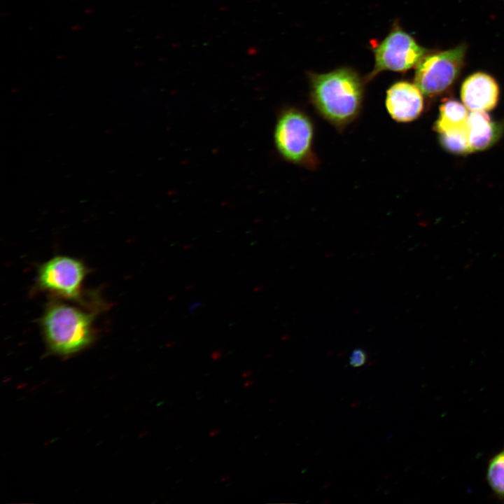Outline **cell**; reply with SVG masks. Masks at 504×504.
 Listing matches in <instances>:
<instances>
[{"instance_id": "cell-1", "label": "cell", "mask_w": 504, "mask_h": 504, "mask_svg": "<svg viewBox=\"0 0 504 504\" xmlns=\"http://www.w3.org/2000/svg\"><path fill=\"white\" fill-rule=\"evenodd\" d=\"M311 102L326 120L342 130L360 113L363 97V79L352 69L342 67L325 74H309Z\"/></svg>"}, {"instance_id": "cell-17", "label": "cell", "mask_w": 504, "mask_h": 504, "mask_svg": "<svg viewBox=\"0 0 504 504\" xmlns=\"http://www.w3.org/2000/svg\"><path fill=\"white\" fill-rule=\"evenodd\" d=\"M252 384L253 382L251 381H246L244 383V386H250Z\"/></svg>"}, {"instance_id": "cell-12", "label": "cell", "mask_w": 504, "mask_h": 504, "mask_svg": "<svg viewBox=\"0 0 504 504\" xmlns=\"http://www.w3.org/2000/svg\"><path fill=\"white\" fill-rule=\"evenodd\" d=\"M440 141L442 146L449 151L457 153L472 151L468 141V131L440 134Z\"/></svg>"}, {"instance_id": "cell-15", "label": "cell", "mask_w": 504, "mask_h": 504, "mask_svg": "<svg viewBox=\"0 0 504 504\" xmlns=\"http://www.w3.org/2000/svg\"><path fill=\"white\" fill-rule=\"evenodd\" d=\"M218 433H219V430H218V429H214V430L210 431L209 435H210L211 436H215V435H217Z\"/></svg>"}, {"instance_id": "cell-13", "label": "cell", "mask_w": 504, "mask_h": 504, "mask_svg": "<svg viewBox=\"0 0 504 504\" xmlns=\"http://www.w3.org/2000/svg\"><path fill=\"white\" fill-rule=\"evenodd\" d=\"M368 356L365 350L356 348L353 350L349 357V365L354 368L364 365L367 361Z\"/></svg>"}, {"instance_id": "cell-10", "label": "cell", "mask_w": 504, "mask_h": 504, "mask_svg": "<svg viewBox=\"0 0 504 504\" xmlns=\"http://www.w3.org/2000/svg\"><path fill=\"white\" fill-rule=\"evenodd\" d=\"M493 136V124L488 114L482 111H471L468 122V136L472 151L487 148Z\"/></svg>"}, {"instance_id": "cell-9", "label": "cell", "mask_w": 504, "mask_h": 504, "mask_svg": "<svg viewBox=\"0 0 504 504\" xmlns=\"http://www.w3.org/2000/svg\"><path fill=\"white\" fill-rule=\"evenodd\" d=\"M469 114L465 105L454 100L447 101L440 106L435 129L440 134L466 132Z\"/></svg>"}, {"instance_id": "cell-4", "label": "cell", "mask_w": 504, "mask_h": 504, "mask_svg": "<svg viewBox=\"0 0 504 504\" xmlns=\"http://www.w3.org/2000/svg\"><path fill=\"white\" fill-rule=\"evenodd\" d=\"M88 272L80 260L57 255L43 262L38 269L35 287L38 290L49 293L55 297L75 302L83 307L96 308V298L85 296L83 288Z\"/></svg>"}, {"instance_id": "cell-14", "label": "cell", "mask_w": 504, "mask_h": 504, "mask_svg": "<svg viewBox=\"0 0 504 504\" xmlns=\"http://www.w3.org/2000/svg\"><path fill=\"white\" fill-rule=\"evenodd\" d=\"M202 303L200 302H197L196 303L192 304L189 308L190 312L192 314H196V312L197 309L201 306Z\"/></svg>"}, {"instance_id": "cell-2", "label": "cell", "mask_w": 504, "mask_h": 504, "mask_svg": "<svg viewBox=\"0 0 504 504\" xmlns=\"http://www.w3.org/2000/svg\"><path fill=\"white\" fill-rule=\"evenodd\" d=\"M95 312L57 300L48 302L40 326L48 349L67 356L88 346L94 340Z\"/></svg>"}, {"instance_id": "cell-16", "label": "cell", "mask_w": 504, "mask_h": 504, "mask_svg": "<svg viewBox=\"0 0 504 504\" xmlns=\"http://www.w3.org/2000/svg\"><path fill=\"white\" fill-rule=\"evenodd\" d=\"M251 374V372L250 371H246L242 374V377H247L250 376Z\"/></svg>"}, {"instance_id": "cell-5", "label": "cell", "mask_w": 504, "mask_h": 504, "mask_svg": "<svg viewBox=\"0 0 504 504\" xmlns=\"http://www.w3.org/2000/svg\"><path fill=\"white\" fill-rule=\"evenodd\" d=\"M463 45L445 51L426 55L416 66L414 83L426 97L438 95L454 83L464 61Z\"/></svg>"}, {"instance_id": "cell-8", "label": "cell", "mask_w": 504, "mask_h": 504, "mask_svg": "<svg viewBox=\"0 0 504 504\" xmlns=\"http://www.w3.org/2000/svg\"><path fill=\"white\" fill-rule=\"evenodd\" d=\"M461 96L463 103L468 110L486 112L496 106L498 97V87L489 75L476 73L463 82Z\"/></svg>"}, {"instance_id": "cell-11", "label": "cell", "mask_w": 504, "mask_h": 504, "mask_svg": "<svg viewBox=\"0 0 504 504\" xmlns=\"http://www.w3.org/2000/svg\"><path fill=\"white\" fill-rule=\"evenodd\" d=\"M488 480L496 492L504 494V451L491 461L488 470Z\"/></svg>"}, {"instance_id": "cell-18", "label": "cell", "mask_w": 504, "mask_h": 504, "mask_svg": "<svg viewBox=\"0 0 504 504\" xmlns=\"http://www.w3.org/2000/svg\"><path fill=\"white\" fill-rule=\"evenodd\" d=\"M228 477H229L228 476H223L220 480H221V482L225 481Z\"/></svg>"}, {"instance_id": "cell-3", "label": "cell", "mask_w": 504, "mask_h": 504, "mask_svg": "<svg viewBox=\"0 0 504 504\" xmlns=\"http://www.w3.org/2000/svg\"><path fill=\"white\" fill-rule=\"evenodd\" d=\"M314 127L308 115L296 107L280 111L274 127V141L280 156L288 162L314 168L318 159L313 145Z\"/></svg>"}, {"instance_id": "cell-6", "label": "cell", "mask_w": 504, "mask_h": 504, "mask_svg": "<svg viewBox=\"0 0 504 504\" xmlns=\"http://www.w3.org/2000/svg\"><path fill=\"white\" fill-rule=\"evenodd\" d=\"M374 66L368 81L384 71L404 72L416 66L428 52L407 32L396 26L373 49Z\"/></svg>"}, {"instance_id": "cell-7", "label": "cell", "mask_w": 504, "mask_h": 504, "mask_svg": "<svg viewBox=\"0 0 504 504\" xmlns=\"http://www.w3.org/2000/svg\"><path fill=\"white\" fill-rule=\"evenodd\" d=\"M386 107L396 121H412L423 111V94L416 84L407 81L396 82L386 92Z\"/></svg>"}]
</instances>
